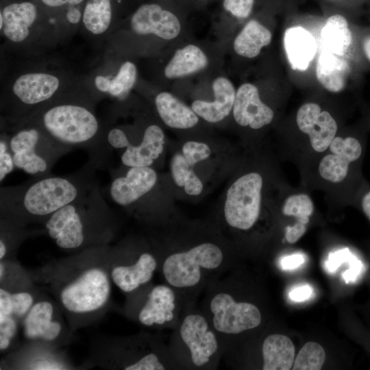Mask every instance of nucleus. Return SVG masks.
<instances>
[{
  "label": "nucleus",
  "instance_id": "nucleus-1",
  "mask_svg": "<svg viewBox=\"0 0 370 370\" xmlns=\"http://www.w3.org/2000/svg\"><path fill=\"white\" fill-rule=\"evenodd\" d=\"M110 245L87 249L42 269L40 275L73 330L101 318L110 304Z\"/></svg>",
  "mask_w": 370,
  "mask_h": 370
},
{
  "label": "nucleus",
  "instance_id": "nucleus-2",
  "mask_svg": "<svg viewBox=\"0 0 370 370\" xmlns=\"http://www.w3.org/2000/svg\"><path fill=\"white\" fill-rule=\"evenodd\" d=\"M97 167L90 161L66 175H34L16 186L0 189V219L26 227L45 221L56 211L99 185Z\"/></svg>",
  "mask_w": 370,
  "mask_h": 370
},
{
  "label": "nucleus",
  "instance_id": "nucleus-3",
  "mask_svg": "<svg viewBox=\"0 0 370 370\" xmlns=\"http://www.w3.org/2000/svg\"><path fill=\"white\" fill-rule=\"evenodd\" d=\"M181 241L154 249L163 282L180 295L185 304L197 300L211 282L230 269L232 262L230 251L218 238L199 236Z\"/></svg>",
  "mask_w": 370,
  "mask_h": 370
},
{
  "label": "nucleus",
  "instance_id": "nucleus-4",
  "mask_svg": "<svg viewBox=\"0 0 370 370\" xmlns=\"http://www.w3.org/2000/svg\"><path fill=\"white\" fill-rule=\"evenodd\" d=\"M43 225L58 247L74 252L109 245L118 229L99 185L54 212Z\"/></svg>",
  "mask_w": 370,
  "mask_h": 370
},
{
  "label": "nucleus",
  "instance_id": "nucleus-5",
  "mask_svg": "<svg viewBox=\"0 0 370 370\" xmlns=\"http://www.w3.org/2000/svg\"><path fill=\"white\" fill-rule=\"evenodd\" d=\"M92 103L84 98L60 96L18 125L29 123L36 126L65 153L76 148L90 152L103 130Z\"/></svg>",
  "mask_w": 370,
  "mask_h": 370
},
{
  "label": "nucleus",
  "instance_id": "nucleus-6",
  "mask_svg": "<svg viewBox=\"0 0 370 370\" xmlns=\"http://www.w3.org/2000/svg\"><path fill=\"white\" fill-rule=\"evenodd\" d=\"M177 369H217L223 358V345L197 300L184 304L168 343Z\"/></svg>",
  "mask_w": 370,
  "mask_h": 370
},
{
  "label": "nucleus",
  "instance_id": "nucleus-7",
  "mask_svg": "<svg viewBox=\"0 0 370 370\" xmlns=\"http://www.w3.org/2000/svg\"><path fill=\"white\" fill-rule=\"evenodd\" d=\"M237 291L234 279L223 274L208 284L200 305L219 336L225 353L237 336L257 329L262 322L259 306L241 299Z\"/></svg>",
  "mask_w": 370,
  "mask_h": 370
},
{
  "label": "nucleus",
  "instance_id": "nucleus-8",
  "mask_svg": "<svg viewBox=\"0 0 370 370\" xmlns=\"http://www.w3.org/2000/svg\"><path fill=\"white\" fill-rule=\"evenodd\" d=\"M98 352L101 363L114 369H177L168 344L149 333L114 338Z\"/></svg>",
  "mask_w": 370,
  "mask_h": 370
},
{
  "label": "nucleus",
  "instance_id": "nucleus-9",
  "mask_svg": "<svg viewBox=\"0 0 370 370\" xmlns=\"http://www.w3.org/2000/svg\"><path fill=\"white\" fill-rule=\"evenodd\" d=\"M184 302L170 285L151 282L127 295L125 315L148 328L173 330L179 323Z\"/></svg>",
  "mask_w": 370,
  "mask_h": 370
},
{
  "label": "nucleus",
  "instance_id": "nucleus-10",
  "mask_svg": "<svg viewBox=\"0 0 370 370\" xmlns=\"http://www.w3.org/2000/svg\"><path fill=\"white\" fill-rule=\"evenodd\" d=\"M62 86L61 77L49 71H29L16 77L3 108L11 129L61 96Z\"/></svg>",
  "mask_w": 370,
  "mask_h": 370
},
{
  "label": "nucleus",
  "instance_id": "nucleus-11",
  "mask_svg": "<svg viewBox=\"0 0 370 370\" xmlns=\"http://www.w3.org/2000/svg\"><path fill=\"white\" fill-rule=\"evenodd\" d=\"M112 281L127 295L150 282L158 270L154 247L143 240L127 239L110 246Z\"/></svg>",
  "mask_w": 370,
  "mask_h": 370
},
{
  "label": "nucleus",
  "instance_id": "nucleus-12",
  "mask_svg": "<svg viewBox=\"0 0 370 370\" xmlns=\"http://www.w3.org/2000/svg\"><path fill=\"white\" fill-rule=\"evenodd\" d=\"M11 130L12 135L7 136L14 166L28 174L51 173L54 164L65 154L34 125L24 123Z\"/></svg>",
  "mask_w": 370,
  "mask_h": 370
},
{
  "label": "nucleus",
  "instance_id": "nucleus-13",
  "mask_svg": "<svg viewBox=\"0 0 370 370\" xmlns=\"http://www.w3.org/2000/svg\"><path fill=\"white\" fill-rule=\"evenodd\" d=\"M262 186V177L257 172L244 174L231 184L223 214L227 227L247 232L257 224L261 214Z\"/></svg>",
  "mask_w": 370,
  "mask_h": 370
},
{
  "label": "nucleus",
  "instance_id": "nucleus-14",
  "mask_svg": "<svg viewBox=\"0 0 370 370\" xmlns=\"http://www.w3.org/2000/svg\"><path fill=\"white\" fill-rule=\"evenodd\" d=\"M61 312L56 301L35 300L21 323L24 337L29 343L57 348L66 331Z\"/></svg>",
  "mask_w": 370,
  "mask_h": 370
},
{
  "label": "nucleus",
  "instance_id": "nucleus-15",
  "mask_svg": "<svg viewBox=\"0 0 370 370\" xmlns=\"http://www.w3.org/2000/svg\"><path fill=\"white\" fill-rule=\"evenodd\" d=\"M330 153L319 162V175L331 183L343 182L353 166L362 158L364 146L362 140L354 136H336L329 146Z\"/></svg>",
  "mask_w": 370,
  "mask_h": 370
},
{
  "label": "nucleus",
  "instance_id": "nucleus-16",
  "mask_svg": "<svg viewBox=\"0 0 370 370\" xmlns=\"http://www.w3.org/2000/svg\"><path fill=\"white\" fill-rule=\"evenodd\" d=\"M127 168L122 175L111 172L113 177L107 190L114 204L126 208L151 190L158 180V175L151 166Z\"/></svg>",
  "mask_w": 370,
  "mask_h": 370
},
{
  "label": "nucleus",
  "instance_id": "nucleus-17",
  "mask_svg": "<svg viewBox=\"0 0 370 370\" xmlns=\"http://www.w3.org/2000/svg\"><path fill=\"white\" fill-rule=\"evenodd\" d=\"M130 26L136 35H153L165 40L175 38L181 32L177 16L155 3L140 5L132 14Z\"/></svg>",
  "mask_w": 370,
  "mask_h": 370
},
{
  "label": "nucleus",
  "instance_id": "nucleus-18",
  "mask_svg": "<svg viewBox=\"0 0 370 370\" xmlns=\"http://www.w3.org/2000/svg\"><path fill=\"white\" fill-rule=\"evenodd\" d=\"M296 123L299 130L308 136L313 150L319 153L329 148L338 130L334 117L315 103H306L299 108Z\"/></svg>",
  "mask_w": 370,
  "mask_h": 370
},
{
  "label": "nucleus",
  "instance_id": "nucleus-19",
  "mask_svg": "<svg viewBox=\"0 0 370 370\" xmlns=\"http://www.w3.org/2000/svg\"><path fill=\"white\" fill-rule=\"evenodd\" d=\"M232 114L241 126L260 129L271 123L273 110L260 98L258 88L251 83L241 84L236 92Z\"/></svg>",
  "mask_w": 370,
  "mask_h": 370
},
{
  "label": "nucleus",
  "instance_id": "nucleus-20",
  "mask_svg": "<svg viewBox=\"0 0 370 370\" xmlns=\"http://www.w3.org/2000/svg\"><path fill=\"white\" fill-rule=\"evenodd\" d=\"M38 14L37 5L31 1L8 3L1 10L3 20L1 32L12 43L24 42L30 37Z\"/></svg>",
  "mask_w": 370,
  "mask_h": 370
},
{
  "label": "nucleus",
  "instance_id": "nucleus-21",
  "mask_svg": "<svg viewBox=\"0 0 370 370\" xmlns=\"http://www.w3.org/2000/svg\"><path fill=\"white\" fill-rule=\"evenodd\" d=\"M212 91L213 101L197 99L190 107L199 117L214 123L223 120L232 111L236 90L228 78L221 76L213 81Z\"/></svg>",
  "mask_w": 370,
  "mask_h": 370
},
{
  "label": "nucleus",
  "instance_id": "nucleus-22",
  "mask_svg": "<svg viewBox=\"0 0 370 370\" xmlns=\"http://www.w3.org/2000/svg\"><path fill=\"white\" fill-rule=\"evenodd\" d=\"M164 134L156 124L145 127L144 138L120 155V161L125 167L151 166L164 151Z\"/></svg>",
  "mask_w": 370,
  "mask_h": 370
},
{
  "label": "nucleus",
  "instance_id": "nucleus-23",
  "mask_svg": "<svg viewBox=\"0 0 370 370\" xmlns=\"http://www.w3.org/2000/svg\"><path fill=\"white\" fill-rule=\"evenodd\" d=\"M284 47L293 70L306 71L316 53V42L312 35L300 26L288 28L284 34Z\"/></svg>",
  "mask_w": 370,
  "mask_h": 370
},
{
  "label": "nucleus",
  "instance_id": "nucleus-24",
  "mask_svg": "<svg viewBox=\"0 0 370 370\" xmlns=\"http://www.w3.org/2000/svg\"><path fill=\"white\" fill-rule=\"evenodd\" d=\"M56 348L29 343V346L17 353L13 359L14 367L21 369L60 370L69 369L71 365Z\"/></svg>",
  "mask_w": 370,
  "mask_h": 370
},
{
  "label": "nucleus",
  "instance_id": "nucleus-25",
  "mask_svg": "<svg viewBox=\"0 0 370 370\" xmlns=\"http://www.w3.org/2000/svg\"><path fill=\"white\" fill-rule=\"evenodd\" d=\"M352 72L347 60L325 49L318 57L316 76L319 82L328 91L338 92L343 90Z\"/></svg>",
  "mask_w": 370,
  "mask_h": 370
},
{
  "label": "nucleus",
  "instance_id": "nucleus-26",
  "mask_svg": "<svg viewBox=\"0 0 370 370\" xmlns=\"http://www.w3.org/2000/svg\"><path fill=\"white\" fill-rule=\"evenodd\" d=\"M154 103L161 120L169 127L189 129L199 122V117L192 108L171 92L162 91L158 93L155 97Z\"/></svg>",
  "mask_w": 370,
  "mask_h": 370
},
{
  "label": "nucleus",
  "instance_id": "nucleus-27",
  "mask_svg": "<svg viewBox=\"0 0 370 370\" xmlns=\"http://www.w3.org/2000/svg\"><path fill=\"white\" fill-rule=\"evenodd\" d=\"M263 370H289L292 369L295 349L291 340L281 334L268 335L261 346Z\"/></svg>",
  "mask_w": 370,
  "mask_h": 370
},
{
  "label": "nucleus",
  "instance_id": "nucleus-28",
  "mask_svg": "<svg viewBox=\"0 0 370 370\" xmlns=\"http://www.w3.org/2000/svg\"><path fill=\"white\" fill-rule=\"evenodd\" d=\"M208 58L198 46L187 45L176 50L166 64L164 75L167 79L184 77L206 69Z\"/></svg>",
  "mask_w": 370,
  "mask_h": 370
},
{
  "label": "nucleus",
  "instance_id": "nucleus-29",
  "mask_svg": "<svg viewBox=\"0 0 370 370\" xmlns=\"http://www.w3.org/2000/svg\"><path fill=\"white\" fill-rule=\"evenodd\" d=\"M137 79V68L130 60L123 62L115 75H97L93 80L99 92L116 98H123L134 86Z\"/></svg>",
  "mask_w": 370,
  "mask_h": 370
},
{
  "label": "nucleus",
  "instance_id": "nucleus-30",
  "mask_svg": "<svg viewBox=\"0 0 370 370\" xmlns=\"http://www.w3.org/2000/svg\"><path fill=\"white\" fill-rule=\"evenodd\" d=\"M272 34L256 20L249 21L236 36L233 42L235 52L244 58H254L261 49L270 44Z\"/></svg>",
  "mask_w": 370,
  "mask_h": 370
},
{
  "label": "nucleus",
  "instance_id": "nucleus-31",
  "mask_svg": "<svg viewBox=\"0 0 370 370\" xmlns=\"http://www.w3.org/2000/svg\"><path fill=\"white\" fill-rule=\"evenodd\" d=\"M114 8L113 0H86L82 21L86 31L93 36L105 35L112 25Z\"/></svg>",
  "mask_w": 370,
  "mask_h": 370
},
{
  "label": "nucleus",
  "instance_id": "nucleus-32",
  "mask_svg": "<svg viewBox=\"0 0 370 370\" xmlns=\"http://www.w3.org/2000/svg\"><path fill=\"white\" fill-rule=\"evenodd\" d=\"M325 49L344 56L352 46L354 36L347 18L341 14L330 16L321 31Z\"/></svg>",
  "mask_w": 370,
  "mask_h": 370
},
{
  "label": "nucleus",
  "instance_id": "nucleus-33",
  "mask_svg": "<svg viewBox=\"0 0 370 370\" xmlns=\"http://www.w3.org/2000/svg\"><path fill=\"white\" fill-rule=\"evenodd\" d=\"M36 297L27 291H10L0 288V317H11L22 323Z\"/></svg>",
  "mask_w": 370,
  "mask_h": 370
},
{
  "label": "nucleus",
  "instance_id": "nucleus-34",
  "mask_svg": "<svg viewBox=\"0 0 370 370\" xmlns=\"http://www.w3.org/2000/svg\"><path fill=\"white\" fill-rule=\"evenodd\" d=\"M0 260L8 254H13L20 243L32 232L26 227L17 225L8 221L0 220Z\"/></svg>",
  "mask_w": 370,
  "mask_h": 370
},
{
  "label": "nucleus",
  "instance_id": "nucleus-35",
  "mask_svg": "<svg viewBox=\"0 0 370 370\" xmlns=\"http://www.w3.org/2000/svg\"><path fill=\"white\" fill-rule=\"evenodd\" d=\"M314 204L310 197L305 193H297L286 198L282 206V213L293 217L296 223L307 225L314 212Z\"/></svg>",
  "mask_w": 370,
  "mask_h": 370
},
{
  "label": "nucleus",
  "instance_id": "nucleus-36",
  "mask_svg": "<svg viewBox=\"0 0 370 370\" xmlns=\"http://www.w3.org/2000/svg\"><path fill=\"white\" fill-rule=\"evenodd\" d=\"M325 360L323 347L315 342H308L297 354L293 365V370H320Z\"/></svg>",
  "mask_w": 370,
  "mask_h": 370
},
{
  "label": "nucleus",
  "instance_id": "nucleus-37",
  "mask_svg": "<svg viewBox=\"0 0 370 370\" xmlns=\"http://www.w3.org/2000/svg\"><path fill=\"white\" fill-rule=\"evenodd\" d=\"M193 167L186 161L182 153H175L173 156L171 160V171L177 186L184 187L185 184L197 175Z\"/></svg>",
  "mask_w": 370,
  "mask_h": 370
},
{
  "label": "nucleus",
  "instance_id": "nucleus-38",
  "mask_svg": "<svg viewBox=\"0 0 370 370\" xmlns=\"http://www.w3.org/2000/svg\"><path fill=\"white\" fill-rule=\"evenodd\" d=\"M182 152L186 161L194 166L199 162L208 158L211 154V149L204 143L190 140L183 145Z\"/></svg>",
  "mask_w": 370,
  "mask_h": 370
},
{
  "label": "nucleus",
  "instance_id": "nucleus-39",
  "mask_svg": "<svg viewBox=\"0 0 370 370\" xmlns=\"http://www.w3.org/2000/svg\"><path fill=\"white\" fill-rule=\"evenodd\" d=\"M15 168L12 153L9 149L6 134H1L0 140V181Z\"/></svg>",
  "mask_w": 370,
  "mask_h": 370
},
{
  "label": "nucleus",
  "instance_id": "nucleus-40",
  "mask_svg": "<svg viewBox=\"0 0 370 370\" xmlns=\"http://www.w3.org/2000/svg\"><path fill=\"white\" fill-rule=\"evenodd\" d=\"M254 0H223V8L238 18H247L253 8Z\"/></svg>",
  "mask_w": 370,
  "mask_h": 370
},
{
  "label": "nucleus",
  "instance_id": "nucleus-41",
  "mask_svg": "<svg viewBox=\"0 0 370 370\" xmlns=\"http://www.w3.org/2000/svg\"><path fill=\"white\" fill-rule=\"evenodd\" d=\"M306 225L295 223L293 226L286 228L285 239L291 244L295 243L306 232Z\"/></svg>",
  "mask_w": 370,
  "mask_h": 370
},
{
  "label": "nucleus",
  "instance_id": "nucleus-42",
  "mask_svg": "<svg viewBox=\"0 0 370 370\" xmlns=\"http://www.w3.org/2000/svg\"><path fill=\"white\" fill-rule=\"evenodd\" d=\"M45 8L51 9L66 8L71 6L82 5L86 0H39Z\"/></svg>",
  "mask_w": 370,
  "mask_h": 370
},
{
  "label": "nucleus",
  "instance_id": "nucleus-43",
  "mask_svg": "<svg viewBox=\"0 0 370 370\" xmlns=\"http://www.w3.org/2000/svg\"><path fill=\"white\" fill-rule=\"evenodd\" d=\"M65 19L70 25H78L82 21L83 8L82 5L71 6L65 10Z\"/></svg>",
  "mask_w": 370,
  "mask_h": 370
},
{
  "label": "nucleus",
  "instance_id": "nucleus-44",
  "mask_svg": "<svg viewBox=\"0 0 370 370\" xmlns=\"http://www.w3.org/2000/svg\"><path fill=\"white\" fill-rule=\"evenodd\" d=\"M312 292V289L310 286L304 285L292 290L289 293V297L295 301H302L310 297Z\"/></svg>",
  "mask_w": 370,
  "mask_h": 370
},
{
  "label": "nucleus",
  "instance_id": "nucleus-45",
  "mask_svg": "<svg viewBox=\"0 0 370 370\" xmlns=\"http://www.w3.org/2000/svg\"><path fill=\"white\" fill-rule=\"evenodd\" d=\"M304 261V257L300 254H294L286 256L282 260V266L285 269H292L297 267Z\"/></svg>",
  "mask_w": 370,
  "mask_h": 370
},
{
  "label": "nucleus",
  "instance_id": "nucleus-46",
  "mask_svg": "<svg viewBox=\"0 0 370 370\" xmlns=\"http://www.w3.org/2000/svg\"><path fill=\"white\" fill-rule=\"evenodd\" d=\"M360 204L362 212L370 221V188L366 189L361 195Z\"/></svg>",
  "mask_w": 370,
  "mask_h": 370
},
{
  "label": "nucleus",
  "instance_id": "nucleus-47",
  "mask_svg": "<svg viewBox=\"0 0 370 370\" xmlns=\"http://www.w3.org/2000/svg\"><path fill=\"white\" fill-rule=\"evenodd\" d=\"M361 50L366 60L370 62V32L366 33L361 40Z\"/></svg>",
  "mask_w": 370,
  "mask_h": 370
}]
</instances>
